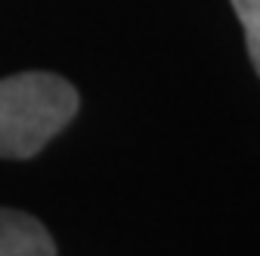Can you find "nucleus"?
I'll use <instances>...</instances> for the list:
<instances>
[{"label":"nucleus","instance_id":"obj_3","mask_svg":"<svg viewBox=\"0 0 260 256\" xmlns=\"http://www.w3.org/2000/svg\"><path fill=\"white\" fill-rule=\"evenodd\" d=\"M248 40V56L254 62V71L260 74V0H230Z\"/></svg>","mask_w":260,"mask_h":256},{"label":"nucleus","instance_id":"obj_2","mask_svg":"<svg viewBox=\"0 0 260 256\" xmlns=\"http://www.w3.org/2000/svg\"><path fill=\"white\" fill-rule=\"evenodd\" d=\"M0 256H56V244L41 219L0 207Z\"/></svg>","mask_w":260,"mask_h":256},{"label":"nucleus","instance_id":"obj_1","mask_svg":"<svg viewBox=\"0 0 260 256\" xmlns=\"http://www.w3.org/2000/svg\"><path fill=\"white\" fill-rule=\"evenodd\" d=\"M78 114V90L50 71L0 80V157H35Z\"/></svg>","mask_w":260,"mask_h":256}]
</instances>
